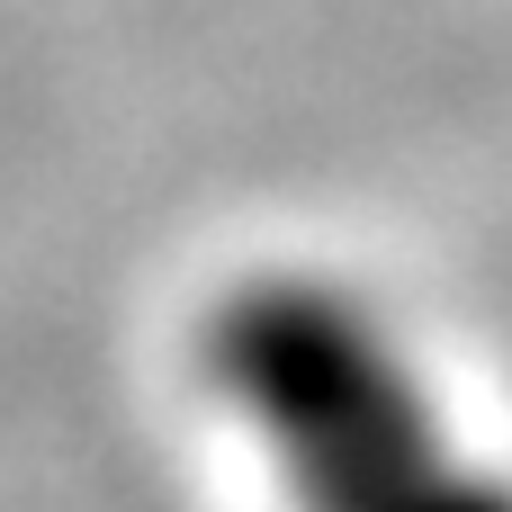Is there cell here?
Masks as SVG:
<instances>
[{"mask_svg": "<svg viewBox=\"0 0 512 512\" xmlns=\"http://www.w3.org/2000/svg\"><path fill=\"white\" fill-rule=\"evenodd\" d=\"M189 360L288 512H512V468L450 423L405 333L324 270L261 261L225 279Z\"/></svg>", "mask_w": 512, "mask_h": 512, "instance_id": "obj_1", "label": "cell"}]
</instances>
